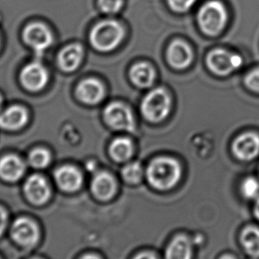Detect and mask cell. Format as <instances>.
<instances>
[{
	"label": "cell",
	"instance_id": "6da1fadb",
	"mask_svg": "<svg viewBox=\"0 0 259 259\" xmlns=\"http://www.w3.org/2000/svg\"><path fill=\"white\" fill-rule=\"evenodd\" d=\"M181 176L179 162L170 157H159L152 161L147 169L148 182L158 190H168L176 185Z\"/></svg>",
	"mask_w": 259,
	"mask_h": 259
},
{
	"label": "cell",
	"instance_id": "7a4b0ae2",
	"mask_svg": "<svg viewBox=\"0 0 259 259\" xmlns=\"http://www.w3.org/2000/svg\"><path fill=\"white\" fill-rule=\"evenodd\" d=\"M123 37V29L118 22L105 21L94 27L91 32V43L97 50L110 51L118 46Z\"/></svg>",
	"mask_w": 259,
	"mask_h": 259
},
{
	"label": "cell",
	"instance_id": "3957f363",
	"mask_svg": "<svg viewBox=\"0 0 259 259\" xmlns=\"http://www.w3.org/2000/svg\"><path fill=\"white\" fill-rule=\"evenodd\" d=\"M198 20L202 30L208 35L214 36L223 29L227 13L220 2L210 1L200 9Z\"/></svg>",
	"mask_w": 259,
	"mask_h": 259
},
{
	"label": "cell",
	"instance_id": "277c9868",
	"mask_svg": "<svg viewBox=\"0 0 259 259\" xmlns=\"http://www.w3.org/2000/svg\"><path fill=\"white\" fill-rule=\"evenodd\" d=\"M170 108V100L163 89H155L145 97L141 110L145 117L152 122L165 118Z\"/></svg>",
	"mask_w": 259,
	"mask_h": 259
},
{
	"label": "cell",
	"instance_id": "5b68a950",
	"mask_svg": "<svg viewBox=\"0 0 259 259\" xmlns=\"http://www.w3.org/2000/svg\"><path fill=\"white\" fill-rule=\"evenodd\" d=\"M207 61L209 69L219 75H227L242 64L241 56L222 49L212 51L209 54Z\"/></svg>",
	"mask_w": 259,
	"mask_h": 259
},
{
	"label": "cell",
	"instance_id": "8992f818",
	"mask_svg": "<svg viewBox=\"0 0 259 259\" xmlns=\"http://www.w3.org/2000/svg\"><path fill=\"white\" fill-rule=\"evenodd\" d=\"M23 38L37 54L47 50L53 43V35L50 29L39 22H34L27 26L23 32Z\"/></svg>",
	"mask_w": 259,
	"mask_h": 259
},
{
	"label": "cell",
	"instance_id": "52a82bcc",
	"mask_svg": "<svg viewBox=\"0 0 259 259\" xmlns=\"http://www.w3.org/2000/svg\"><path fill=\"white\" fill-rule=\"evenodd\" d=\"M106 121L112 128L132 132L134 129V121L129 108L120 104L112 103L108 105L104 112Z\"/></svg>",
	"mask_w": 259,
	"mask_h": 259
},
{
	"label": "cell",
	"instance_id": "ba28073f",
	"mask_svg": "<svg viewBox=\"0 0 259 259\" xmlns=\"http://www.w3.org/2000/svg\"><path fill=\"white\" fill-rule=\"evenodd\" d=\"M48 80L47 69L39 62L28 64L21 73V81L27 90L37 92L46 87Z\"/></svg>",
	"mask_w": 259,
	"mask_h": 259
},
{
	"label": "cell",
	"instance_id": "9c48e42d",
	"mask_svg": "<svg viewBox=\"0 0 259 259\" xmlns=\"http://www.w3.org/2000/svg\"><path fill=\"white\" fill-rule=\"evenodd\" d=\"M233 151L237 158L250 161L259 153V137L255 134H245L238 137L233 145Z\"/></svg>",
	"mask_w": 259,
	"mask_h": 259
},
{
	"label": "cell",
	"instance_id": "30bf717a",
	"mask_svg": "<svg viewBox=\"0 0 259 259\" xmlns=\"http://www.w3.org/2000/svg\"><path fill=\"white\" fill-rule=\"evenodd\" d=\"M12 235L19 244L31 247L38 240V230L32 221L26 219L16 220L12 227Z\"/></svg>",
	"mask_w": 259,
	"mask_h": 259
},
{
	"label": "cell",
	"instance_id": "8fae6325",
	"mask_svg": "<svg viewBox=\"0 0 259 259\" xmlns=\"http://www.w3.org/2000/svg\"><path fill=\"white\" fill-rule=\"evenodd\" d=\"M26 195L35 204H43L50 196V189L43 177L33 175L26 181Z\"/></svg>",
	"mask_w": 259,
	"mask_h": 259
},
{
	"label": "cell",
	"instance_id": "7c38bea8",
	"mask_svg": "<svg viewBox=\"0 0 259 259\" xmlns=\"http://www.w3.org/2000/svg\"><path fill=\"white\" fill-rule=\"evenodd\" d=\"M76 94L87 104H97L104 96V88L97 79L88 78L80 83L76 89Z\"/></svg>",
	"mask_w": 259,
	"mask_h": 259
},
{
	"label": "cell",
	"instance_id": "4fadbf2b",
	"mask_svg": "<svg viewBox=\"0 0 259 259\" xmlns=\"http://www.w3.org/2000/svg\"><path fill=\"white\" fill-rule=\"evenodd\" d=\"M55 180L62 190L74 192L82 183V175L72 166H63L56 170Z\"/></svg>",
	"mask_w": 259,
	"mask_h": 259
},
{
	"label": "cell",
	"instance_id": "5bb4252c",
	"mask_svg": "<svg viewBox=\"0 0 259 259\" xmlns=\"http://www.w3.org/2000/svg\"><path fill=\"white\" fill-rule=\"evenodd\" d=\"M167 58L169 64L176 69H184L187 67L193 58L191 49L187 44L181 41H175L169 47Z\"/></svg>",
	"mask_w": 259,
	"mask_h": 259
},
{
	"label": "cell",
	"instance_id": "9a60e30c",
	"mask_svg": "<svg viewBox=\"0 0 259 259\" xmlns=\"http://www.w3.org/2000/svg\"><path fill=\"white\" fill-rule=\"evenodd\" d=\"M28 121V113L25 108L13 106L0 114V127L8 130L21 128Z\"/></svg>",
	"mask_w": 259,
	"mask_h": 259
},
{
	"label": "cell",
	"instance_id": "2e32d148",
	"mask_svg": "<svg viewBox=\"0 0 259 259\" xmlns=\"http://www.w3.org/2000/svg\"><path fill=\"white\" fill-rule=\"evenodd\" d=\"M83 56V47L78 44H73L61 51L58 61L61 69L64 71H73L79 66Z\"/></svg>",
	"mask_w": 259,
	"mask_h": 259
},
{
	"label": "cell",
	"instance_id": "e0dca14e",
	"mask_svg": "<svg viewBox=\"0 0 259 259\" xmlns=\"http://www.w3.org/2000/svg\"><path fill=\"white\" fill-rule=\"evenodd\" d=\"M24 164L15 155H7L0 160V176L8 181L19 180L24 172Z\"/></svg>",
	"mask_w": 259,
	"mask_h": 259
},
{
	"label": "cell",
	"instance_id": "ac0fdd59",
	"mask_svg": "<svg viewBox=\"0 0 259 259\" xmlns=\"http://www.w3.org/2000/svg\"><path fill=\"white\" fill-rule=\"evenodd\" d=\"M92 190L98 198L108 200L115 194V180L108 173H98L92 182Z\"/></svg>",
	"mask_w": 259,
	"mask_h": 259
},
{
	"label": "cell",
	"instance_id": "d6986e66",
	"mask_svg": "<svg viewBox=\"0 0 259 259\" xmlns=\"http://www.w3.org/2000/svg\"><path fill=\"white\" fill-rule=\"evenodd\" d=\"M166 259H191L192 246L186 236L180 235L173 239L166 250Z\"/></svg>",
	"mask_w": 259,
	"mask_h": 259
},
{
	"label": "cell",
	"instance_id": "ffe728a7",
	"mask_svg": "<svg viewBox=\"0 0 259 259\" xmlns=\"http://www.w3.org/2000/svg\"><path fill=\"white\" fill-rule=\"evenodd\" d=\"M155 77L154 69L148 63H139L134 65L131 70V78L136 85L140 87H148L151 85Z\"/></svg>",
	"mask_w": 259,
	"mask_h": 259
},
{
	"label": "cell",
	"instance_id": "44dd1931",
	"mask_svg": "<svg viewBox=\"0 0 259 259\" xmlns=\"http://www.w3.org/2000/svg\"><path fill=\"white\" fill-rule=\"evenodd\" d=\"M245 250L252 256H259V229L255 227L245 228L241 236Z\"/></svg>",
	"mask_w": 259,
	"mask_h": 259
},
{
	"label": "cell",
	"instance_id": "7402d4cb",
	"mask_svg": "<svg viewBox=\"0 0 259 259\" xmlns=\"http://www.w3.org/2000/svg\"><path fill=\"white\" fill-rule=\"evenodd\" d=\"M110 155L117 162H125L133 154V145L128 139L119 138L110 145Z\"/></svg>",
	"mask_w": 259,
	"mask_h": 259
},
{
	"label": "cell",
	"instance_id": "603a6c76",
	"mask_svg": "<svg viewBox=\"0 0 259 259\" xmlns=\"http://www.w3.org/2000/svg\"><path fill=\"white\" fill-rule=\"evenodd\" d=\"M122 175L128 183L137 184L142 179L143 169L139 162H132L122 169Z\"/></svg>",
	"mask_w": 259,
	"mask_h": 259
},
{
	"label": "cell",
	"instance_id": "cb8c5ba5",
	"mask_svg": "<svg viewBox=\"0 0 259 259\" xmlns=\"http://www.w3.org/2000/svg\"><path fill=\"white\" fill-rule=\"evenodd\" d=\"M51 156L49 152L43 149L37 148L33 150L29 155V161L31 165L35 168H44L49 164Z\"/></svg>",
	"mask_w": 259,
	"mask_h": 259
},
{
	"label": "cell",
	"instance_id": "d4e9b609",
	"mask_svg": "<svg viewBox=\"0 0 259 259\" xmlns=\"http://www.w3.org/2000/svg\"><path fill=\"white\" fill-rule=\"evenodd\" d=\"M241 192L247 199L256 198L259 194L258 181L252 177H248L242 182Z\"/></svg>",
	"mask_w": 259,
	"mask_h": 259
},
{
	"label": "cell",
	"instance_id": "484cf974",
	"mask_svg": "<svg viewBox=\"0 0 259 259\" xmlns=\"http://www.w3.org/2000/svg\"><path fill=\"white\" fill-rule=\"evenodd\" d=\"M123 0H99L100 7L102 11L108 13V14H114L120 10L122 8Z\"/></svg>",
	"mask_w": 259,
	"mask_h": 259
},
{
	"label": "cell",
	"instance_id": "4316f807",
	"mask_svg": "<svg viewBox=\"0 0 259 259\" xmlns=\"http://www.w3.org/2000/svg\"><path fill=\"white\" fill-rule=\"evenodd\" d=\"M195 0H168L170 8L178 12L187 11L192 7Z\"/></svg>",
	"mask_w": 259,
	"mask_h": 259
},
{
	"label": "cell",
	"instance_id": "83f0119b",
	"mask_svg": "<svg viewBox=\"0 0 259 259\" xmlns=\"http://www.w3.org/2000/svg\"><path fill=\"white\" fill-rule=\"evenodd\" d=\"M246 84L251 90L259 93V69H255L246 77Z\"/></svg>",
	"mask_w": 259,
	"mask_h": 259
},
{
	"label": "cell",
	"instance_id": "f1b7e54d",
	"mask_svg": "<svg viewBox=\"0 0 259 259\" xmlns=\"http://www.w3.org/2000/svg\"><path fill=\"white\" fill-rule=\"evenodd\" d=\"M7 220H8L7 213H6L4 209L0 207V235L4 232L5 227L7 225Z\"/></svg>",
	"mask_w": 259,
	"mask_h": 259
},
{
	"label": "cell",
	"instance_id": "f546056e",
	"mask_svg": "<svg viewBox=\"0 0 259 259\" xmlns=\"http://www.w3.org/2000/svg\"><path fill=\"white\" fill-rule=\"evenodd\" d=\"M134 259H157L151 253H141L136 255Z\"/></svg>",
	"mask_w": 259,
	"mask_h": 259
},
{
	"label": "cell",
	"instance_id": "4dcf8cb0",
	"mask_svg": "<svg viewBox=\"0 0 259 259\" xmlns=\"http://www.w3.org/2000/svg\"><path fill=\"white\" fill-rule=\"evenodd\" d=\"M255 215L259 220V198L256 200V202H255Z\"/></svg>",
	"mask_w": 259,
	"mask_h": 259
},
{
	"label": "cell",
	"instance_id": "1f68e13d",
	"mask_svg": "<svg viewBox=\"0 0 259 259\" xmlns=\"http://www.w3.org/2000/svg\"><path fill=\"white\" fill-rule=\"evenodd\" d=\"M82 259H100L97 256H95V255H85V256H83Z\"/></svg>",
	"mask_w": 259,
	"mask_h": 259
},
{
	"label": "cell",
	"instance_id": "d6a6232c",
	"mask_svg": "<svg viewBox=\"0 0 259 259\" xmlns=\"http://www.w3.org/2000/svg\"><path fill=\"white\" fill-rule=\"evenodd\" d=\"M220 259H235L234 258V256H232V255H225L221 257Z\"/></svg>",
	"mask_w": 259,
	"mask_h": 259
},
{
	"label": "cell",
	"instance_id": "836d02e7",
	"mask_svg": "<svg viewBox=\"0 0 259 259\" xmlns=\"http://www.w3.org/2000/svg\"><path fill=\"white\" fill-rule=\"evenodd\" d=\"M1 105H2V97L0 96V108H1Z\"/></svg>",
	"mask_w": 259,
	"mask_h": 259
}]
</instances>
